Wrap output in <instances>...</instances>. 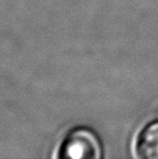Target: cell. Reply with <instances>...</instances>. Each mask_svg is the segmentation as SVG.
Masks as SVG:
<instances>
[{
    "label": "cell",
    "instance_id": "obj_1",
    "mask_svg": "<svg viewBox=\"0 0 158 159\" xmlns=\"http://www.w3.org/2000/svg\"><path fill=\"white\" fill-rule=\"evenodd\" d=\"M104 144L94 129L77 125L69 130L58 149L57 157L72 159L104 158Z\"/></svg>",
    "mask_w": 158,
    "mask_h": 159
},
{
    "label": "cell",
    "instance_id": "obj_2",
    "mask_svg": "<svg viewBox=\"0 0 158 159\" xmlns=\"http://www.w3.org/2000/svg\"><path fill=\"white\" fill-rule=\"evenodd\" d=\"M132 151L138 159H158V117L141 127L134 138Z\"/></svg>",
    "mask_w": 158,
    "mask_h": 159
}]
</instances>
